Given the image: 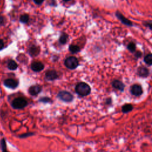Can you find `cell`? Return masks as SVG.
<instances>
[{
	"mask_svg": "<svg viewBox=\"0 0 152 152\" xmlns=\"http://www.w3.org/2000/svg\"><path fill=\"white\" fill-rule=\"evenodd\" d=\"M149 26H150V28L151 29H152V23H151V24H150L149 25Z\"/></svg>",
	"mask_w": 152,
	"mask_h": 152,
	"instance_id": "4316f807",
	"label": "cell"
},
{
	"mask_svg": "<svg viewBox=\"0 0 152 152\" xmlns=\"http://www.w3.org/2000/svg\"><path fill=\"white\" fill-rule=\"evenodd\" d=\"M42 90V88L40 86L36 85L31 86L29 89V93L32 96H36L38 95Z\"/></svg>",
	"mask_w": 152,
	"mask_h": 152,
	"instance_id": "9c48e42d",
	"label": "cell"
},
{
	"mask_svg": "<svg viewBox=\"0 0 152 152\" xmlns=\"http://www.w3.org/2000/svg\"><path fill=\"white\" fill-rule=\"evenodd\" d=\"M31 68L35 72H39L44 68V65L40 62H34L31 65Z\"/></svg>",
	"mask_w": 152,
	"mask_h": 152,
	"instance_id": "ba28073f",
	"label": "cell"
},
{
	"mask_svg": "<svg viewBox=\"0 0 152 152\" xmlns=\"http://www.w3.org/2000/svg\"><path fill=\"white\" fill-rule=\"evenodd\" d=\"M4 48V43L2 40L0 39V50H2Z\"/></svg>",
	"mask_w": 152,
	"mask_h": 152,
	"instance_id": "d4e9b609",
	"label": "cell"
},
{
	"mask_svg": "<svg viewBox=\"0 0 152 152\" xmlns=\"http://www.w3.org/2000/svg\"><path fill=\"white\" fill-rule=\"evenodd\" d=\"M43 1H44V0H34L35 3L37 4H38V5L41 4L43 2Z\"/></svg>",
	"mask_w": 152,
	"mask_h": 152,
	"instance_id": "cb8c5ba5",
	"label": "cell"
},
{
	"mask_svg": "<svg viewBox=\"0 0 152 152\" xmlns=\"http://www.w3.org/2000/svg\"><path fill=\"white\" fill-rule=\"evenodd\" d=\"M138 73L141 77H146L148 75V70H147V68L144 67H141L138 70Z\"/></svg>",
	"mask_w": 152,
	"mask_h": 152,
	"instance_id": "8fae6325",
	"label": "cell"
},
{
	"mask_svg": "<svg viewBox=\"0 0 152 152\" xmlns=\"http://www.w3.org/2000/svg\"><path fill=\"white\" fill-rule=\"evenodd\" d=\"M128 48L131 52H134L136 49V45L134 43L131 42L129 45Z\"/></svg>",
	"mask_w": 152,
	"mask_h": 152,
	"instance_id": "44dd1931",
	"label": "cell"
},
{
	"mask_svg": "<svg viewBox=\"0 0 152 152\" xmlns=\"http://www.w3.org/2000/svg\"><path fill=\"white\" fill-rule=\"evenodd\" d=\"M144 61L147 64L152 65V54H148L146 55L144 58Z\"/></svg>",
	"mask_w": 152,
	"mask_h": 152,
	"instance_id": "e0dca14e",
	"label": "cell"
},
{
	"mask_svg": "<svg viewBox=\"0 0 152 152\" xmlns=\"http://www.w3.org/2000/svg\"><path fill=\"white\" fill-rule=\"evenodd\" d=\"M112 86L114 88L120 90V91H123L124 89V84L121 82L119 80H115L114 83H112Z\"/></svg>",
	"mask_w": 152,
	"mask_h": 152,
	"instance_id": "7c38bea8",
	"label": "cell"
},
{
	"mask_svg": "<svg viewBox=\"0 0 152 152\" xmlns=\"http://www.w3.org/2000/svg\"><path fill=\"white\" fill-rule=\"evenodd\" d=\"M69 49L72 53H77L80 51V48L77 45H70L69 47Z\"/></svg>",
	"mask_w": 152,
	"mask_h": 152,
	"instance_id": "2e32d148",
	"label": "cell"
},
{
	"mask_svg": "<svg viewBox=\"0 0 152 152\" xmlns=\"http://www.w3.org/2000/svg\"><path fill=\"white\" fill-rule=\"evenodd\" d=\"M58 77L57 72L54 70L48 71L45 74V78L48 80L53 81L57 79Z\"/></svg>",
	"mask_w": 152,
	"mask_h": 152,
	"instance_id": "5b68a950",
	"label": "cell"
},
{
	"mask_svg": "<svg viewBox=\"0 0 152 152\" xmlns=\"http://www.w3.org/2000/svg\"><path fill=\"white\" fill-rule=\"evenodd\" d=\"M32 134V133H29V134H23V135H21L20 136V137H28V136H31Z\"/></svg>",
	"mask_w": 152,
	"mask_h": 152,
	"instance_id": "484cf974",
	"label": "cell"
},
{
	"mask_svg": "<svg viewBox=\"0 0 152 152\" xmlns=\"http://www.w3.org/2000/svg\"><path fill=\"white\" fill-rule=\"evenodd\" d=\"M65 65L70 70H74L78 67L79 61L75 57H70L65 60Z\"/></svg>",
	"mask_w": 152,
	"mask_h": 152,
	"instance_id": "3957f363",
	"label": "cell"
},
{
	"mask_svg": "<svg viewBox=\"0 0 152 152\" xmlns=\"http://www.w3.org/2000/svg\"><path fill=\"white\" fill-rule=\"evenodd\" d=\"M91 91L90 86L85 83H80L75 87V92L82 96H86L90 94Z\"/></svg>",
	"mask_w": 152,
	"mask_h": 152,
	"instance_id": "6da1fadb",
	"label": "cell"
},
{
	"mask_svg": "<svg viewBox=\"0 0 152 152\" xmlns=\"http://www.w3.org/2000/svg\"><path fill=\"white\" fill-rule=\"evenodd\" d=\"M6 22V20L5 18L3 16H0V25H3Z\"/></svg>",
	"mask_w": 152,
	"mask_h": 152,
	"instance_id": "603a6c76",
	"label": "cell"
},
{
	"mask_svg": "<svg viewBox=\"0 0 152 152\" xmlns=\"http://www.w3.org/2000/svg\"><path fill=\"white\" fill-rule=\"evenodd\" d=\"M20 20L21 22H22L23 23H26L28 22V21L29 20V16L28 14H23V15L21 16Z\"/></svg>",
	"mask_w": 152,
	"mask_h": 152,
	"instance_id": "ac0fdd59",
	"label": "cell"
},
{
	"mask_svg": "<svg viewBox=\"0 0 152 152\" xmlns=\"http://www.w3.org/2000/svg\"><path fill=\"white\" fill-rule=\"evenodd\" d=\"M116 16L118 17V18L125 24L128 25V26H131L132 23L131 22L128 20L127 18H126L124 16H123L120 13H116Z\"/></svg>",
	"mask_w": 152,
	"mask_h": 152,
	"instance_id": "30bf717a",
	"label": "cell"
},
{
	"mask_svg": "<svg viewBox=\"0 0 152 152\" xmlns=\"http://www.w3.org/2000/svg\"><path fill=\"white\" fill-rule=\"evenodd\" d=\"M1 148H2V152H9L7 150L6 143L4 139H2L1 141Z\"/></svg>",
	"mask_w": 152,
	"mask_h": 152,
	"instance_id": "ffe728a7",
	"label": "cell"
},
{
	"mask_svg": "<svg viewBox=\"0 0 152 152\" xmlns=\"http://www.w3.org/2000/svg\"><path fill=\"white\" fill-rule=\"evenodd\" d=\"M133 107L131 104H126L124 105L122 108V111L124 113H127L133 110Z\"/></svg>",
	"mask_w": 152,
	"mask_h": 152,
	"instance_id": "9a60e30c",
	"label": "cell"
},
{
	"mask_svg": "<svg viewBox=\"0 0 152 152\" xmlns=\"http://www.w3.org/2000/svg\"><path fill=\"white\" fill-rule=\"evenodd\" d=\"M7 67L9 68V69H10V70H15L17 68L18 65L17 64V63L13 61V60H10L8 63V65Z\"/></svg>",
	"mask_w": 152,
	"mask_h": 152,
	"instance_id": "5bb4252c",
	"label": "cell"
},
{
	"mask_svg": "<svg viewBox=\"0 0 152 152\" xmlns=\"http://www.w3.org/2000/svg\"><path fill=\"white\" fill-rule=\"evenodd\" d=\"M50 100V99L49 98H48V97H43L42 99H41L40 100V102H45V103H47V102H49Z\"/></svg>",
	"mask_w": 152,
	"mask_h": 152,
	"instance_id": "7402d4cb",
	"label": "cell"
},
{
	"mask_svg": "<svg viewBox=\"0 0 152 152\" xmlns=\"http://www.w3.org/2000/svg\"><path fill=\"white\" fill-rule=\"evenodd\" d=\"M4 84L6 87H7L9 88L15 89L18 86V82L14 79H7L4 81Z\"/></svg>",
	"mask_w": 152,
	"mask_h": 152,
	"instance_id": "8992f818",
	"label": "cell"
},
{
	"mask_svg": "<svg viewBox=\"0 0 152 152\" xmlns=\"http://www.w3.org/2000/svg\"><path fill=\"white\" fill-rule=\"evenodd\" d=\"M58 97L64 102H70L73 99L72 95L68 92L61 91L58 94Z\"/></svg>",
	"mask_w": 152,
	"mask_h": 152,
	"instance_id": "277c9868",
	"label": "cell"
},
{
	"mask_svg": "<svg viewBox=\"0 0 152 152\" xmlns=\"http://www.w3.org/2000/svg\"><path fill=\"white\" fill-rule=\"evenodd\" d=\"M131 92L133 95L139 96L143 93L142 87L139 85H134L131 88Z\"/></svg>",
	"mask_w": 152,
	"mask_h": 152,
	"instance_id": "52a82bcc",
	"label": "cell"
},
{
	"mask_svg": "<svg viewBox=\"0 0 152 152\" xmlns=\"http://www.w3.org/2000/svg\"><path fill=\"white\" fill-rule=\"evenodd\" d=\"M68 38V35L65 33H63L60 38V42L61 44H65L67 42Z\"/></svg>",
	"mask_w": 152,
	"mask_h": 152,
	"instance_id": "d6986e66",
	"label": "cell"
},
{
	"mask_svg": "<svg viewBox=\"0 0 152 152\" xmlns=\"http://www.w3.org/2000/svg\"><path fill=\"white\" fill-rule=\"evenodd\" d=\"M28 105L27 100L23 97H18L15 99L12 102V107L14 109H23Z\"/></svg>",
	"mask_w": 152,
	"mask_h": 152,
	"instance_id": "7a4b0ae2",
	"label": "cell"
},
{
	"mask_svg": "<svg viewBox=\"0 0 152 152\" xmlns=\"http://www.w3.org/2000/svg\"><path fill=\"white\" fill-rule=\"evenodd\" d=\"M39 52H40L39 48L35 46H33L31 47L29 49V54L31 56H33V57L38 55L39 54Z\"/></svg>",
	"mask_w": 152,
	"mask_h": 152,
	"instance_id": "4fadbf2b",
	"label": "cell"
},
{
	"mask_svg": "<svg viewBox=\"0 0 152 152\" xmlns=\"http://www.w3.org/2000/svg\"><path fill=\"white\" fill-rule=\"evenodd\" d=\"M63 1H70V0H63Z\"/></svg>",
	"mask_w": 152,
	"mask_h": 152,
	"instance_id": "83f0119b",
	"label": "cell"
}]
</instances>
